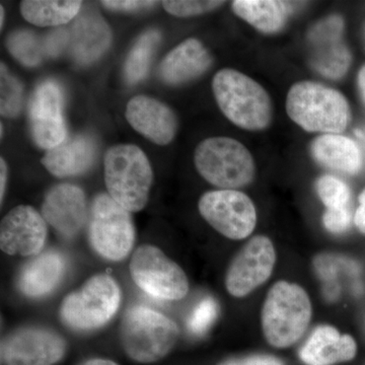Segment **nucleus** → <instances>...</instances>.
<instances>
[{
    "label": "nucleus",
    "mask_w": 365,
    "mask_h": 365,
    "mask_svg": "<svg viewBox=\"0 0 365 365\" xmlns=\"http://www.w3.org/2000/svg\"><path fill=\"white\" fill-rule=\"evenodd\" d=\"M178 338L179 328L173 319L143 306L130 307L120 327L125 353L140 364H153L167 356Z\"/></svg>",
    "instance_id": "obj_5"
},
{
    "label": "nucleus",
    "mask_w": 365,
    "mask_h": 365,
    "mask_svg": "<svg viewBox=\"0 0 365 365\" xmlns=\"http://www.w3.org/2000/svg\"><path fill=\"white\" fill-rule=\"evenodd\" d=\"M312 153L319 165L346 174H357L364 165L359 146L340 134H324L314 139Z\"/></svg>",
    "instance_id": "obj_22"
},
{
    "label": "nucleus",
    "mask_w": 365,
    "mask_h": 365,
    "mask_svg": "<svg viewBox=\"0 0 365 365\" xmlns=\"http://www.w3.org/2000/svg\"><path fill=\"white\" fill-rule=\"evenodd\" d=\"M126 119L138 133L158 145H167L176 135V115L168 106L146 96L129 101Z\"/></svg>",
    "instance_id": "obj_17"
},
{
    "label": "nucleus",
    "mask_w": 365,
    "mask_h": 365,
    "mask_svg": "<svg viewBox=\"0 0 365 365\" xmlns=\"http://www.w3.org/2000/svg\"><path fill=\"white\" fill-rule=\"evenodd\" d=\"M7 181V167L4 158L0 160V201H4Z\"/></svg>",
    "instance_id": "obj_37"
},
{
    "label": "nucleus",
    "mask_w": 365,
    "mask_h": 365,
    "mask_svg": "<svg viewBox=\"0 0 365 365\" xmlns=\"http://www.w3.org/2000/svg\"><path fill=\"white\" fill-rule=\"evenodd\" d=\"M218 314V306L212 297L204 299L192 312L188 328L192 333L201 335L212 325Z\"/></svg>",
    "instance_id": "obj_31"
},
{
    "label": "nucleus",
    "mask_w": 365,
    "mask_h": 365,
    "mask_svg": "<svg viewBox=\"0 0 365 365\" xmlns=\"http://www.w3.org/2000/svg\"><path fill=\"white\" fill-rule=\"evenodd\" d=\"M66 341L56 331L25 326L1 340L2 365H53L66 355Z\"/></svg>",
    "instance_id": "obj_11"
},
{
    "label": "nucleus",
    "mask_w": 365,
    "mask_h": 365,
    "mask_svg": "<svg viewBox=\"0 0 365 365\" xmlns=\"http://www.w3.org/2000/svg\"><path fill=\"white\" fill-rule=\"evenodd\" d=\"M357 346L349 335H341L331 326L316 329L300 350L299 356L307 365H333L354 359Z\"/></svg>",
    "instance_id": "obj_20"
},
{
    "label": "nucleus",
    "mask_w": 365,
    "mask_h": 365,
    "mask_svg": "<svg viewBox=\"0 0 365 365\" xmlns=\"http://www.w3.org/2000/svg\"><path fill=\"white\" fill-rule=\"evenodd\" d=\"M212 58L197 39L184 41L165 56L160 64V78L169 85H181L199 78L207 71Z\"/></svg>",
    "instance_id": "obj_19"
},
{
    "label": "nucleus",
    "mask_w": 365,
    "mask_h": 365,
    "mask_svg": "<svg viewBox=\"0 0 365 365\" xmlns=\"http://www.w3.org/2000/svg\"><path fill=\"white\" fill-rule=\"evenodd\" d=\"M312 304L304 288L279 281L269 290L262 309V328L269 344L287 348L306 332Z\"/></svg>",
    "instance_id": "obj_4"
},
{
    "label": "nucleus",
    "mask_w": 365,
    "mask_h": 365,
    "mask_svg": "<svg viewBox=\"0 0 365 365\" xmlns=\"http://www.w3.org/2000/svg\"><path fill=\"white\" fill-rule=\"evenodd\" d=\"M343 19L334 14L317 23L307 36L309 63L325 78H343L351 63V54L343 41Z\"/></svg>",
    "instance_id": "obj_12"
},
{
    "label": "nucleus",
    "mask_w": 365,
    "mask_h": 365,
    "mask_svg": "<svg viewBox=\"0 0 365 365\" xmlns=\"http://www.w3.org/2000/svg\"><path fill=\"white\" fill-rule=\"evenodd\" d=\"M91 246L106 260L126 258L135 242V228L130 212L109 194H100L91 205L88 228Z\"/></svg>",
    "instance_id": "obj_8"
},
{
    "label": "nucleus",
    "mask_w": 365,
    "mask_h": 365,
    "mask_svg": "<svg viewBox=\"0 0 365 365\" xmlns=\"http://www.w3.org/2000/svg\"><path fill=\"white\" fill-rule=\"evenodd\" d=\"M4 7H0V24H1V28L2 26H4Z\"/></svg>",
    "instance_id": "obj_40"
},
{
    "label": "nucleus",
    "mask_w": 365,
    "mask_h": 365,
    "mask_svg": "<svg viewBox=\"0 0 365 365\" xmlns=\"http://www.w3.org/2000/svg\"><path fill=\"white\" fill-rule=\"evenodd\" d=\"M354 222L360 232L365 235V190L359 197V207L355 213Z\"/></svg>",
    "instance_id": "obj_36"
},
{
    "label": "nucleus",
    "mask_w": 365,
    "mask_h": 365,
    "mask_svg": "<svg viewBox=\"0 0 365 365\" xmlns=\"http://www.w3.org/2000/svg\"><path fill=\"white\" fill-rule=\"evenodd\" d=\"M316 188L327 209L350 208L351 192L342 180L327 175L317 181Z\"/></svg>",
    "instance_id": "obj_29"
},
{
    "label": "nucleus",
    "mask_w": 365,
    "mask_h": 365,
    "mask_svg": "<svg viewBox=\"0 0 365 365\" xmlns=\"http://www.w3.org/2000/svg\"><path fill=\"white\" fill-rule=\"evenodd\" d=\"M194 162L206 181L222 190L247 186L256 174L252 153L244 144L230 137H211L199 143Z\"/></svg>",
    "instance_id": "obj_7"
},
{
    "label": "nucleus",
    "mask_w": 365,
    "mask_h": 365,
    "mask_svg": "<svg viewBox=\"0 0 365 365\" xmlns=\"http://www.w3.org/2000/svg\"><path fill=\"white\" fill-rule=\"evenodd\" d=\"M79 365H119L116 364V362L112 361V360L109 359H93L86 360V361H83V364Z\"/></svg>",
    "instance_id": "obj_38"
},
{
    "label": "nucleus",
    "mask_w": 365,
    "mask_h": 365,
    "mask_svg": "<svg viewBox=\"0 0 365 365\" xmlns=\"http://www.w3.org/2000/svg\"><path fill=\"white\" fill-rule=\"evenodd\" d=\"M7 48L14 58L26 66H36L47 55L45 40L30 31H19L9 36Z\"/></svg>",
    "instance_id": "obj_27"
},
{
    "label": "nucleus",
    "mask_w": 365,
    "mask_h": 365,
    "mask_svg": "<svg viewBox=\"0 0 365 365\" xmlns=\"http://www.w3.org/2000/svg\"><path fill=\"white\" fill-rule=\"evenodd\" d=\"M160 42V33L150 30L143 34L133 46L125 64V78L129 83H136L145 78Z\"/></svg>",
    "instance_id": "obj_26"
},
{
    "label": "nucleus",
    "mask_w": 365,
    "mask_h": 365,
    "mask_svg": "<svg viewBox=\"0 0 365 365\" xmlns=\"http://www.w3.org/2000/svg\"><path fill=\"white\" fill-rule=\"evenodd\" d=\"M323 222L329 232L342 234L351 225V210L350 208L327 209Z\"/></svg>",
    "instance_id": "obj_32"
},
{
    "label": "nucleus",
    "mask_w": 365,
    "mask_h": 365,
    "mask_svg": "<svg viewBox=\"0 0 365 365\" xmlns=\"http://www.w3.org/2000/svg\"><path fill=\"white\" fill-rule=\"evenodd\" d=\"M129 270L137 287L153 299L180 300L188 294L186 274L158 247H138L132 255Z\"/></svg>",
    "instance_id": "obj_9"
},
{
    "label": "nucleus",
    "mask_w": 365,
    "mask_h": 365,
    "mask_svg": "<svg viewBox=\"0 0 365 365\" xmlns=\"http://www.w3.org/2000/svg\"><path fill=\"white\" fill-rule=\"evenodd\" d=\"M81 1H49L26 0L21 4V13L29 23L38 26H61L73 20L81 9Z\"/></svg>",
    "instance_id": "obj_25"
},
{
    "label": "nucleus",
    "mask_w": 365,
    "mask_h": 365,
    "mask_svg": "<svg viewBox=\"0 0 365 365\" xmlns=\"http://www.w3.org/2000/svg\"><path fill=\"white\" fill-rule=\"evenodd\" d=\"M111 40V31L100 16L83 14L72 26V54L81 63H90L108 49Z\"/></svg>",
    "instance_id": "obj_23"
},
{
    "label": "nucleus",
    "mask_w": 365,
    "mask_h": 365,
    "mask_svg": "<svg viewBox=\"0 0 365 365\" xmlns=\"http://www.w3.org/2000/svg\"><path fill=\"white\" fill-rule=\"evenodd\" d=\"M222 365H283L282 362L275 357L252 356L247 359L230 360Z\"/></svg>",
    "instance_id": "obj_35"
},
{
    "label": "nucleus",
    "mask_w": 365,
    "mask_h": 365,
    "mask_svg": "<svg viewBox=\"0 0 365 365\" xmlns=\"http://www.w3.org/2000/svg\"><path fill=\"white\" fill-rule=\"evenodd\" d=\"M287 112L307 132L339 134L350 120V108L340 91L313 81H302L287 93Z\"/></svg>",
    "instance_id": "obj_2"
},
{
    "label": "nucleus",
    "mask_w": 365,
    "mask_h": 365,
    "mask_svg": "<svg viewBox=\"0 0 365 365\" xmlns=\"http://www.w3.org/2000/svg\"><path fill=\"white\" fill-rule=\"evenodd\" d=\"M0 74V113L2 116L16 117L23 106V86L1 63Z\"/></svg>",
    "instance_id": "obj_28"
},
{
    "label": "nucleus",
    "mask_w": 365,
    "mask_h": 365,
    "mask_svg": "<svg viewBox=\"0 0 365 365\" xmlns=\"http://www.w3.org/2000/svg\"><path fill=\"white\" fill-rule=\"evenodd\" d=\"M359 86L360 93H361L362 98L365 103V66L360 69L359 74Z\"/></svg>",
    "instance_id": "obj_39"
},
{
    "label": "nucleus",
    "mask_w": 365,
    "mask_h": 365,
    "mask_svg": "<svg viewBox=\"0 0 365 365\" xmlns=\"http://www.w3.org/2000/svg\"><path fill=\"white\" fill-rule=\"evenodd\" d=\"M157 1H143V0H109V1H102L103 6L108 9L115 11H138L143 9H150L155 6Z\"/></svg>",
    "instance_id": "obj_33"
},
{
    "label": "nucleus",
    "mask_w": 365,
    "mask_h": 365,
    "mask_svg": "<svg viewBox=\"0 0 365 365\" xmlns=\"http://www.w3.org/2000/svg\"><path fill=\"white\" fill-rule=\"evenodd\" d=\"M121 289L109 274H96L78 290L66 295L60 304L62 323L78 332L102 328L116 314Z\"/></svg>",
    "instance_id": "obj_6"
},
{
    "label": "nucleus",
    "mask_w": 365,
    "mask_h": 365,
    "mask_svg": "<svg viewBox=\"0 0 365 365\" xmlns=\"http://www.w3.org/2000/svg\"><path fill=\"white\" fill-rule=\"evenodd\" d=\"M104 167L109 195L129 212L143 210L153 184V170L145 153L133 144H119L106 153Z\"/></svg>",
    "instance_id": "obj_3"
},
{
    "label": "nucleus",
    "mask_w": 365,
    "mask_h": 365,
    "mask_svg": "<svg viewBox=\"0 0 365 365\" xmlns=\"http://www.w3.org/2000/svg\"><path fill=\"white\" fill-rule=\"evenodd\" d=\"M46 239V220L32 206H16L1 220L0 248L7 255L38 256L44 249Z\"/></svg>",
    "instance_id": "obj_14"
},
{
    "label": "nucleus",
    "mask_w": 365,
    "mask_h": 365,
    "mask_svg": "<svg viewBox=\"0 0 365 365\" xmlns=\"http://www.w3.org/2000/svg\"><path fill=\"white\" fill-rule=\"evenodd\" d=\"M212 90L225 116L240 128L263 130L272 121V102L267 91L246 74L222 69L213 78Z\"/></svg>",
    "instance_id": "obj_1"
},
{
    "label": "nucleus",
    "mask_w": 365,
    "mask_h": 365,
    "mask_svg": "<svg viewBox=\"0 0 365 365\" xmlns=\"http://www.w3.org/2000/svg\"><path fill=\"white\" fill-rule=\"evenodd\" d=\"M46 52L49 56H56L66 46L68 36L64 30L55 31L45 38Z\"/></svg>",
    "instance_id": "obj_34"
},
{
    "label": "nucleus",
    "mask_w": 365,
    "mask_h": 365,
    "mask_svg": "<svg viewBox=\"0 0 365 365\" xmlns=\"http://www.w3.org/2000/svg\"><path fill=\"white\" fill-rule=\"evenodd\" d=\"M42 215L58 234L72 239L81 232L86 220V199L76 185L60 184L45 196Z\"/></svg>",
    "instance_id": "obj_16"
},
{
    "label": "nucleus",
    "mask_w": 365,
    "mask_h": 365,
    "mask_svg": "<svg viewBox=\"0 0 365 365\" xmlns=\"http://www.w3.org/2000/svg\"><path fill=\"white\" fill-rule=\"evenodd\" d=\"M66 256L57 250H46L21 268L16 285L30 299H42L52 294L66 275Z\"/></svg>",
    "instance_id": "obj_18"
},
{
    "label": "nucleus",
    "mask_w": 365,
    "mask_h": 365,
    "mask_svg": "<svg viewBox=\"0 0 365 365\" xmlns=\"http://www.w3.org/2000/svg\"><path fill=\"white\" fill-rule=\"evenodd\" d=\"M163 6L172 16L178 18L199 16L222 6L225 2L216 0H167Z\"/></svg>",
    "instance_id": "obj_30"
},
{
    "label": "nucleus",
    "mask_w": 365,
    "mask_h": 365,
    "mask_svg": "<svg viewBox=\"0 0 365 365\" xmlns=\"http://www.w3.org/2000/svg\"><path fill=\"white\" fill-rule=\"evenodd\" d=\"M289 2L278 0H235V14L262 33L279 32L289 18Z\"/></svg>",
    "instance_id": "obj_24"
},
{
    "label": "nucleus",
    "mask_w": 365,
    "mask_h": 365,
    "mask_svg": "<svg viewBox=\"0 0 365 365\" xmlns=\"http://www.w3.org/2000/svg\"><path fill=\"white\" fill-rule=\"evenodd\" d=\"M95 155L93 139L86 135L71 136L56 148L47 150L42 163L55 177H72L90 169Z\"/></svg>",
    "instance_id": "obj_21"
},
{
    "label": "nucleus",
    "mask_w": 365,
    "mask_h": 365,
    "mask_svg": "<svg viewBox=\"0 0 365 365\" xmlns=\"http://www.w3.org/2000/svg\"><path fill=\"white\" fill-rule=\"evenodd\" d=\"M30 124L34 139L40 148L52 150L67 137L62 115V93L53 81L41 83L30 104Z\"/></svg>",
    "instance_id": "obj_15"
},
{
    "label": "nucleus",
    "mask_w": 365,
    "mask_h": 365,
    "mask_svg": "<svg viewBox=\"0 0 365 365\" xmlns=\"http://www.w3.org/2000/svg\"><path fill=\"white\" fill-rule=\"evenodd\" d=\"M198 208L204 220L228 239H246L256 227L254 203L237 190L207 192L199 200Z\"/></svg>",
    "instance_id": "obj_10"
},
{
    "label": "nucleus",
    "mask_w": 365,
    "mask_h": 365,
    "mask_svg": "<svg viewBox=\"0 0 365 365\" xmlns=\"http://www.w3.org/2000/svg\"><path fill=\"white\" fill-rule=\"evenodd\" d=\"M275 261L272 242L263 235L253 237L228 268L225 277L227 292L232 297H246L270 277Z\"/></svg>",
    "instance_id": "obj_13"
},
{
    "label": "nucleus",
    "mask_w": 365,
    "mask_h": 365,
    "mask_svg": "<svg viewBox=\"0 0 365 365\" xmlns=\"http://www.w3.org/2000/svg\"><path fill=\"white\" fill-rule=\"evenodd\" d=\"M357 135H359L362 140L365 141V131H357Z\"/></svg>",
    "instance_id": "obj_41"
}]
</instances>
